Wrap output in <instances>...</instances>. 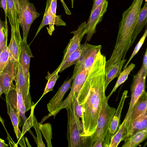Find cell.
I'll use <instances>...</instances> for the list:
<instances>
[{
  "mask_svg": "<svg viewBox=\"0 0 147 147\" xmlns=\"http://www.w3.org/2000/svg\"><path fill=\"white\" fill-rule=\"evenodd\" d=\"M81 53L79 61L82 62L86 71L88 72L97 54L101 51L102 45H92L85 42L81 45Z\"/></svg>",
  "mask_w": 147,
  "mask_h": 147,
  "instance_id": "cell-13",
  "label": "cell"
},
{
  "mask_svg": "<svg viewBox=\"0 0 147 147\" xmlns=\"http://www.w3.org/2000/svg\"><path fill=\"white\" fill-rule=\"evenodd\" d=\"M11 26V36L8 46L9 52V61L18 66L21 51L23 39L20 34V28Z\"/></svg>",
  "mask_w": 147,
  "mask_h": 147,
  "instance_id": "cell-12",
  "label": "cell"
},
{
  "mask_svg": "<svg viewBox=\"0 0 147 147\" xmlns=\"http://www.w3.org/2000/svg\"><path fill=\"white\" fill-rule=\"evenodd\" d=\"M107 0H94L93 3L91 11H92L102 3H105Z\"/></svg>",
  "mask_w": 147,
  "mask_h": 147,
  "instance_id": "cell-38",
  "label": "cell"
},
{
  "mask_svg": "<svg viewBox=\"0 0 147 147\" xmlns=\"http://www.w3.org/2000/svg\"><path fill=\"white\" fill-rule=\"evenodd\" d=\"M61 2L63 7L64 8L65 13L68 15H70L71 14V13L70 11L68 9L66 4L64 3L63 0H60Z\"/></svg>",
  "mask_w": 147,
  "mask_h": 147,
  "instance_id": "cell-40",
  "label": "cell"
},
{
  "mask_svg": "<svg viewBox=\"0 0 147 147\" xmlns=\"http://www.w3.org/2000/svg\"><path fill=\"white\" fill-rule=\"evenodd\" d=\"M36 105L32 102V106L31 109V111L29 117L26 120L23 127L22 132V137H23L25 133L33 126L32 114L34 113V108Z\"/></svg>",
  "mask_w": 147,
  "mask_h": 147,
  "instance_id": "cell-35",
  "label": "cell"
},
{
  "mask_svg": "<svg viewBox=\"0 0 147 147\" xmlns=\"http://www.w3.org/2000/svg\"><path fill=\"white\" fill-rule=\"evenodd\" d=\"M71 101L72 108L76 114L80 118H81L82 116V105L79 103L75 94L72 96Z\"/></svg>",
  "mask_w": 147,
  "mask_h": 147,
  "instance_id": "cell-34",
  "label": "cell"
},
{
  "mask_svg": "<svg viewBox=\"0 0 147 147\" xmlns=\"http://www.w3.org/2000/svg\"><path fill=\"white\" fill-rule=\"evenodd\" d=\"M147 75L142 65L139 71L133 77L131 86V98L129 107L124 119L126 122L129 118L133 107L136 102L145 90L146 78Z\"/></svg>",
  "mask_w": 147,
  "mask_h": 147,
  "instance_id": "cell-5",
  "label": "cell"
},
{
  "mask_svg": "<svg viewBox=\"0 0 147 147\" xmlns=\"http://www.w3.org/2000/svg\"><path fill=\"white\" fill-rule=\"evenodd\" d=\"M25 140L26 142V143H27V145H28V147H31V146L30 145L29 143V142L28 141L27 138V137H25Z\"/></svg>",
  "mask_w": 147,
  "mask_h": 147,
  "instance_id": "cell-43",
  "label": "cell"
},
{
  "mask_svg": "<svg viewBox=\"0 0 147 147\" xmlns=\"http://www.w3.org/2000/svg\"><path fill=\"white\" fill-rule=\"evenodd\" d=\"M147 17V2L146 1L143 8L139 13L137 22L133 33L131 42L132 46L137 36L144 27L146 25Z\"/></svg>",
  "mask_w": 147,
  "mask_h": 147,
  "instance_id": "cell-21",
  "label": "cell"
},
{
  "mask_svg": "<svg viewBox=\"0 0 147 147\" xmlns=\"http://www.w3.org/2000/svg\"><path fill=\"white\" fill-rule=\"evenodd\" d=\"M28 131L30 133V134L32 135V136L33 138H34V140L36 143V144H37V138L36 137L34 136V134H33L32 132L30 130V129L28 130Z\"/></svg>",
  "mask_w": 147,
  "mask_h": 147,
  "instance_id": "cell-42",
  "label": "cell"
},
{
  "mask_svg": "<svg viewBox=\"0 0 147 147\" xmlns=\"http://www.w3.org/2000/svg\"><path fill=\"white\" fill-rule=\"evenodd\" d=\"M18 66L14 63L9 61L0 74V85L2 93L8 94L10 91L16 89L13 81L16 78Z\"/></svg>",
  "mask_w": 147,
  "mask_h": 147,
  "instance_id": "cell-6",
  "label": "cell"
},
{
  "mask_svg": "<svg viewBox=\"0 0 147 147\" xmlns=\"http://www.w3.org/2000/svg\"><path fill=\"white\" fill-rule=\"evenodd\" d=\"M135 64L132 63L121 72L113 89L109 95L106 97V99L107 101H108L110 97L115 91L117 88L127 80L129 74L135 67Z\"/></svg>",
  "mask_w": 147,
  "mask_h": 147,
  "instance_id": "cell-26",
  "label": "cell"
},
{
  "mask_svg": "<svg viewBox=\"0 0 147 147\" xmlns=\"http://www.w3.org/2000/svg\"><path fill=\"white\" fill-rule=\"evenodd\" d=\"M48 24L49 25V28H47L48 33L50 35H52L53 32L55 30L54 25L56 26H66V23L62 20L61 15H57L56 16H53L45 10L42 21L38 28L34 38L37 36L42 28Z\"/></svg>",
  "mask_w": 147,
  "mask_h": 147,
  "instance_id": "cell-17",
  "label": "cell"
},
{
  "mask_svg": "<svg viewBox=\"0 0 147 147\" xmlns=\"http://www.w3.org/2000/svg\"><path fill=\"white\" fill-rule=\"evenodd\" d=\"M147 137V129L134 134L125 139L122 147H136L143 142Z\"/></svg>",
  "mask_w": 147,
  "mask_h": 147,
  "instance_id": "cell-23",
  "label": "cell"
},
{
  "mask_svg": "<svg viewBox=\"0 0 147 147\" xmlns=\"http://www.w3.org/2000/svg\"><path fill=\"white\" fill-rule=\"evenodd\" d=\"M16 89L10 91L8 94V99L12 106L16 111L20 123L21 119L24 124L26 118L25 115L26 108L20 91L18 79L15 80Z\"/></svg>",
  "mask_w": 147,
  "mask_h": 147,
  "instance_id": "cell-7",
  "label": "cell"
},
{
  "mask_svg": "<svg viewBox=\"0 0 147 147\" xmlns=\"http://www.w3.org/2000/svg\"><path fill=\"white\" fill-rule=\"evenodd\" d=\"M81 53V45L77 49L71 54L67 60L62 64L59 65L56 70L61 73L67 68L76 64L79 61Z\"/></svg>",
  "mask_w": 147,
  "mask_h": 147,
  "instance_id": "cell-25",
  "label": "cell"
},
{
  "mask_svg": "<svg viewBox=\"0 0 147 147\" xmlns=\"http://www.w3.org/2000/svg\"><path fill=\"white\" fill-rule=\"evenodd\" d=\"M7 16L11 26L20 28L18 10L14 0H6Z\"/></svg>",
  "mask_w": 147,
  "mask_h": 147,
  "instance_id": "cell-22",
  "label": "cell"
},
{
  "mask_svg": "<svg viewBox=\"0 0 147 147\" xmlns=\"http://www.w3.org/2000/svg\"><path fill=\"white\" fill-rule=\"evenodd\" d=\"M16 77L20 90L26 108V112L31 109L32 106L31 97L29 92L30 86V76H26L22 67L19 62Z\"/></svg>",
  "mask_w": 147,
  "mask_h": 147,
  "instance_id": "cell-11",
  "label": "cell"
},
{
  "mask_svg": "<svg viewBox=\"0 0 147 147\" xmlns=\"http://www.w3.org/2000/svg\"><path fill=\"white\" fill-rule=\"evenodd\" d=\"M33 57L27 40H22L19 62L22 67L26 76H30L29 69L30 60L31 58Z\"/></svg>",
  "mask_w": 147,
  "mask_h": 147,
  "instance_id": "cell-19",
  "label": "cell"
},
{
  "mask_svg": "<svg viewBox=\"0 0 147 147\" xmlns=\"http://www.w3.org/2000/svg\"><path fill=\"white\" fill-rule=\"evenodd\" d=\"M9 145L6 144L5 141L0 138V147H8Z\"/></svg>",
  "mask_w": 147,
  "mask_h": 147,
  "instance_id": "cell-41",
  "label": "cell"
},
{
  "mask_svg": "<svg viewBox=\"0 0 147 147\" xmlns=\"http://www.w3.org/2000/svg\"><path fill=\"white\" fill-rule=\"evenodd\" d=\"M65 108L68 117L67 138L68 147H85L86 136H82L83 128L81 121L73 109L72 103Z\"/></svg>",
  "mask_w": 147,
  "mask_h": 147,
  "instance_id": "cell-2",
  "label": "cell"
},
{
  "mask_svg": "<svg viewBox=\"0 0 147 147\" xmlns=\"http://www.w3.org/2000/svg\"><path fill=\"white\" fill-rule=\"evenodd\" d=\"M146 129H147V109L132 122L127 133L126 138L134 134Z\"/></svg>",
  "mask_w": 147,
  "mask_h": 147,
  "instance_id": "cell-20",
  "label": "cell"
},
{
  "mask_svg": "<svg viewBox=\"0 0 147 147\" xmlns=\"http://www.w3.org/2000/svg\"><path fill=\"white\" fill-rule=\"evenodd\" d=\"M108 5L107 1L98 6L92 11L86 22V42L90 40L96 32V27L102 20L103 15L107 11Z\"/></svg>",
  "mask_w": 147,
  "mask_h": 147,
  "instance_id": "cell-9",
  "label": "cell"
},
{
  "mask_svg": "<svg viewBox=\"0 0 147 147\" xmlns=\"http://www.w3.org/2000/svg\"><path fill=\"white\" fill-rule=\"evenodd\" d=\"M86 22L84 21L78 26V29L71 32L73 33L72 38L64 51L62 61L60 65L62 64L68 58L70 55L74 52L81 45L80 43L84 36L86 34Z\"/></svg>",
  "mask_w": 147,
  "mask_h": 147,
  "instance_id": "cell-14",
  "label": "cell"
},
{
  "mask_svg": "<svg viewBox=\"0 0 147 147\" xmlns=\"http://www.w3.org/2000/svg\"><path fill=\"white\" fill-rule=\"evenodd\" d=\"M58 73L59 72L56 70L52 74H50L48 71L47 75L46 77V78L48 82L42 96L35 104L36 105L46 93L53 90V88L55 85L59 77V76L58 75Z\"/></svg>",
  "mask_w": 147,
  "mask_h": 147,
  "instance_id": "cell-28",
  "label": "cell"
},
{
  "mask_svg": "<svg viewBox=\"0 0 147 147\" xmlns=\"http://www.w3.org/2000/svg\"><path fill=\"white\" fill-rule=\"evenodd\" d=\"M88 73L86 71L82 62L78 61L75 64L72 75L73 82L70 92L58 108L51 114L52 116L55 117L61 110L72 103V96L74 94L76 95L79 92L85 83Z\"/></svg>",
  "mask_w": 147,
  "mask_h": 147,
  "instance_id": "cell-4",
  "label": "cell"
},
{
  "mask_svg": "<svg viewBox=\"0 0 147 147\" xmlns=\"http://www.w3.org/2000/svg\"><path fill=\"white\" fill-rule=\"evenodd\" d=\"M33 127L34 128L36 133L37 138V144L38 147H45V145L42 141V138L41 131L38 127V122L36 119L34 115L32 114Z\"/></svg>",
  "mask_w": 147,
  "mask_h": 147,
  "instance_id": "cell-33",
  "label": "cell"
},
{
  "mask_svg": "<svg viewBox=\"0 0 147 147\" xmlns=\"http://www.w3.org/2000/svg\"><path fill=\"white\" fill-rule=\"evenodd\" d=\"M2 94V92L1 89V87L0 85V97Z\"/></svg>",
  "mask_w": 147,
  "mask_h": 147,
  "instance_id": "cell-44",
  "label": "cell"
},
{
  "mask_svg": "<svg viewBox=\"0 0 147 147\" xmlns=\"http://www.w3.org/2000/svg\"><path fill=\"white\" fill-rule=\"evenodd\" d=\"M8 94H5L7 113L11 119L14 127V131L18 140V142L16 144L17 146L19 144L22 147H26L24 137H22V133L19 129V122L16 111L9 102L8 99Z\"/></svg>",
  "mask_w": 147,
  "mask_h": 147,
  "instance_id": "cell-18",
  "label": "cell"
},
{
  "mask_svg": "<svg viewBox=\"0 0 147 147\" xmlns=\"http://www.w3.org/2000/svg\"><path fill=\"white\" fill-rule=\"evenodd\" d=\"M108 102L105 98L100 112L96 129L93 134L87 136V147H92L94 142L100 138L105 140L110 123L116 110L110 107Z\"/></svg>",
  "mask_w": 147,
  "mask_h": 147,
  "instance_id": "cell-3",
  "label": "cell"
},
{
  "mask_svg": "<svg viewBox=\"0 0 147 147\" xmlns=\"http://www.w3.org/2000/svg\"><path fill=\"white\" fill-rule=\"evenodd\" d=\"M0 7L2 8L4 10L5 18V21L6 22H7V11L6 0H1L0 2Z\"/></svg>",
  "mask_w": 147,
  "mask_h": 147,
  "instance_id": "cell-37",
  "label": "cell"
},
{
  "mask_svg": "<svg viewBox=\"0 0 147 147\" xmlns=\"http://www.w3.org/2000/svg\"><path fill=\"white\" fill-rule=\"evenodd\" d=\"M9 52L6 43L0 55V74L8 64L9 59Z\"/></svg>",
  "mask_w": 147,
  "mask_h": 147,
  "instance_id": "cell-31",
  "label": "cell"
},
{
  "mask_svg": "<svg viewBox=\"0 0 147 147\" xmlns=\"http://www.w3.org/2000/svg\"><path fill=\"white\" fill-rule=\"evenodd\" d=\"M147 109V93L144 91L134 105L130 116L125 123L127 134L134 121Z\"/></svg>",
  "mask_w": 147,
  "mask_h": 147,
  "instance_id": "cell-16",
  "label": "cell"
},
{
  "mask_svg": "<svg viewBox=\"0 0 147 147\" xmlns=\"http://www.w3.org/2000/svg\"><path fill=\"white\" fill-rule=\"evenodd\" d=\"M126 61V59H125L120 60L114 65L105 75V91L109 83L114 78L119 76Z\"/></svg>",
  "mask_w": 147,
  "mask_h": 147,
  "instance_id": "cell-24",
  "label": "cell"
},
{
  "mask_svg": "<svg viewBox=\"0 0 147 147\" xmlns=\"http://www.w3.org/2000/svg\"><path fill=\"white\" fill-rule=\"evenodd\" d=\"M147 35V29H146L142 36L141 38L139 41L136 45L129 59L124 66L123 68V69H124L126 68L133 58L138 53L142 45L143 44L146 38Z\"/></svg>",
  "mask_w": 147,
  "mask_h": 147,
  "instance_id": "cell-32",
  "label": "cell"
},
{
  "mask_svg": "<svg viewBox=\"0 0 147 147\" xmlns=\"http://www.w3.org/2000/svg\"><path fill=\"white\" fill-rule=\"evenodd\" d=\"M144 67V68L145 71L147 73V49H146L145 53L142 63Z\"/></svg>",
  "mask_w": 147,
  "mask_h": 147,
  "instance_id": "cell-39",
  "label": "cell"
},
{
  "mask_svg": "<svg viewBox=\"0 0 147 147\" xmlns=\"http://www.w3.org/2000/svg\"><path fill=\"white\" fill-rule=\"evenodd\" d=\"M18 1L19 8V13L21 10L25 9L30 3L29 0H18Z\"/></svg>",
  "mask_w": 147,
  "mask_h": 147,
  "instance_id": "cell-36",
  "label": "cell"
},
{
  "mask_svg": "<svg viewBox=\"0 0 147 147\" xmlns=\"http://www.w3.org/2000/svg\"><path fill=\"white\" fill-rule=\"evenodd\" d=\"M72 76L68 80L65 81L58 90L50 100L47 104V109L49 113L48 115L42 119L40 124L51 116V115L54 112L62 103L64 96L68 90L71 88Z\"/></svg>",
  "mask_w": 147,
  "mask_h": 147,
  "instance_id": "cell-15",
  "label": "cell"
},
{
  "mask_svg": "<svg viewBox=\"0 0 147 147\" xmlns=\"http://www.w3.org/2000/svg\"><path fill=\"white\" fill-rule=\"evenodd\" d=\"M8 34L7 23L1 21L0 17V49L1 52L7 43Z\"/></svg>",
  "mask_w": 147,
  "mask_h": 147,
  "instance_id": "cell-30",
  "label": "cell"
},
{
  "mask_svg": "<svg viewBox=\"0 0 147 147\" xmlns=\"http://www.w3.org/2000/svg\"><path fill=\"white\" fill-rule=\"evenodd\" d=\"M105 56L100 51L89 71L86 79L76 95L82 107V136H88L95 131L103 103L106 97L105 89Z\"/></svg>",
  "mask_w": 147,
  "mask_h": 147,
  "instance_id": "cell-1",
  "label": "cell"
},
{
  "mask_svg": "<svg viewBox=\"0 0 147 147\" xmlns=\"http://www.w3.org/2000/svg\"><path fill=\"white\" fill-rule=\"evenodd\" d=\"M38 127L45 139L48 147H51L52 146L51 140L52 138L51 125L49 123L44 124L38 123Z\"/></svg>",
  "mask_w": 147,
  "mask_h": 147,
  "instance_id": "cell-29",
  "label": "cell"
},
{
  "mask_svg": "<svg viewBox=\"0 0 147 147\" xmlns=\"http://www.w3.org/2000/svg\"><path fill=\"white\" fill-rule=\"evenodd\" d=\"M1 1V0H0V1Z\"/></svg>",
  "mask_w": 147,
  "mask_h": 147,
  "instance_id": "cell-46",
  "label": "cell"
},
{
  "mask_svg": "<svg viewBox=\"0 0 147 147\" xmlns=\"http://www.w3.org/2000/svg\"><path fill=\"white\" fill-rule=\"evenodd\" d=\"M128 91L123 92L119 105L113 117L105 136V147H109L111 139L117 132L120 125V119L125 99L127 97Z\"/></svg>",
  "mask_w": 147,
  "mask_h": 147,
  "instance_id": "cell-10",
  "label": "cell"
},
{
  "mask_svg": "<svg viewBox=\"0 0 147 147\" xmlns=\"http://www.w3.org/2000/svg\"><path fill=\"white\" fill-rule=\"evenodd\" d=\"M1 49H0V55L1 54Z\"/></svg>",
  "mask_w": 147,
  "mask_h": 147,
  "instance_id": "cell-45",
  "label": "cell"
},
{
  "mask_svg": "<svg viewBox=\"0 0 147 147\" xmlns=\"http://www.w3.org/2000/svg\"><path fill=\"white\" fill-rule=\"evenodd\" d=\"M125 123L126 121L124 119L119 126L117 132L112 138L109 147H117L120 142L126 138L127 131Z\"/></svg>",
  "mask_w": 147,
  "mask_h": 147,
  "instance_id": "cell-27",
  "label": "cell"
},
{
  "mask_svg": "<svg viewBox=\"0 0 147 147\" xmlns=\"http://www.w3.org/2000/svg\"><path fill=\"white\" fill-rule=\"evenodd\" d=\"M34 4L29 3L26 8L21 10L19 13V22L22 31L24 40H27L29 29L34 20L40 16Z\"/></svg>",
  "mask_w": 147,
  "mask_h": 147,
  "instance_id": "cell-8",
  "label": "cell"
}]
</instances>
